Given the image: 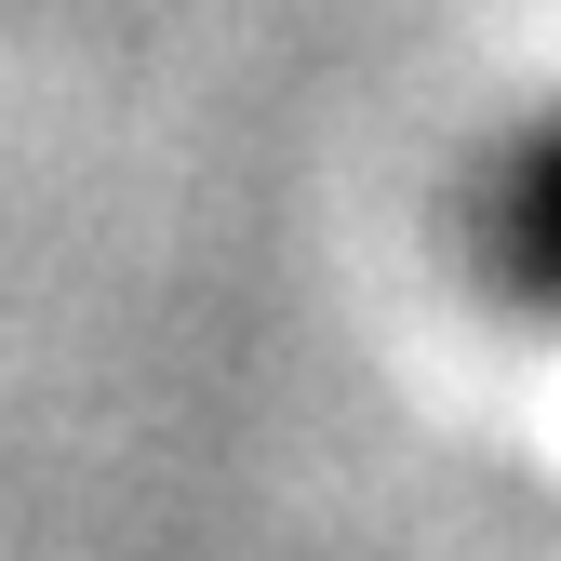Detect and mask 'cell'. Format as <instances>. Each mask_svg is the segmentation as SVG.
Returning <instances> with one entry per match:
<instances>
[{
    "label": "cell",
    "mask_w": 561,
    "mask_h": 561,
    "mask_svg": "<svg viewBox=\"0 0 561 561\" xmlns=\"http://www.w3.org/2000/svg\"><path fill=\"white\" fill-rule=\"evenodd\" d=\"M495 254H508L522 295H548V308H561V121H548L535 148L495 174Z\"/></svg>",
    "instance_id": "6da1fadb"
}]
</instances>
